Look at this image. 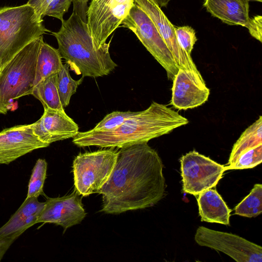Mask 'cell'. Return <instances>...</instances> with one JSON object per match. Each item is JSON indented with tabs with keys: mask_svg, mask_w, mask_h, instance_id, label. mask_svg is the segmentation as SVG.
Here are the masks:
<instances>
[{
	"mask_svg": "<svg viewBox=\"0 0 262 262\" xmlns=\"http://www.w3.org/2000/svg\"><path fill=\"white\" fill-rule=\"evenodd\" d=\"M163 164L147 143L121 148L107 181L98 191L101 211L119 214L156 205L165 195Z\"/></svg>",
	"mask_w": 262,
	"mask_h": 262,
	"instance_id": "obj_1",
	"label": "cell"
},
{
	"mask_svg": "<svg viewBox=\"0 0 262 262\" xmlns=\"http://www.w3.org/2000/svg\"><path fill=\"white\" fill-rule=\"evenodd\" d=\"M188 123L186 118L172 108L152 102L147 108L139 111L137 115L113 130L99 131L92 129L79 132L72 142L81 147L96 146L121 148L147 143Z\"/></svg>",
	"mask_w": 262,
	"mask_h": 262,
	"instance_id": "obj_2",
	"label": "cell"
},
{
	"mask_svg": "<svg viewBox=\"0 0 262 262\" xmlns=\"http://www.w3.org/2000/svg\"><path fill=\"white\" fill-rule=\"evenodd\" d=\"M52 34L57 41L61 58L77 74L84 77H102L117 67L110 56V42L96 47L86 22L74 11L61 22L59 31Z\"/></svg>",
	"mask_w": 262,
	"mask_h": 262,
	"instance_id": "obj_3",
	"label": "cell"
},
{
	"mask_svg": "<svg viewBox=\"0 0 262 262\" xmlns=\"http://www.w3.org/2000/svg\"><path fill=\"white\" fill-rule=\"evenodd\" d=\"M47 29L34 9L28 4L0 8V59L2 68Z\"/></svg>",
	"mask_w": 262,
	"mask_h": 262,
	"instance_id": "obj_4",
	"label": "cell"
},
{
	"mask_svg": "<svg viewBox=\"0 0 262 262\" xmlns=\"http://www.w3.org/2000/svg\"><path fill=\"white\" fill-rule=\"evenodd\" d=\"M42 36L17 53L0 72V114H6L13 101L32 95L35 66Z\"/></svg>",
	"mask_w": 262,
	"mask_h": 262,
	"instance_id": "obj_5",
	"label": "cell"
},
{
	"mask_svg": "<svg viewBox=\"0 0 262 262\" xmlns=\"http://www.w3.org/2000/svg\"><path fill=\"white\" fill-rule=\"evenodd\" d=\"M117 154L110 148L77 156L73 165L76 192L83 196L97 193L110 178Z\"/></svg>",
	"mask_w": 262,
	"mask_h": 262,
	"instance_id": "obj_6",
	"label": "cell"
},
{
	"mask_svg": "<svg viewBox=\"0 0 262 262\" xmlns=\"http://www.w3.org/2000/svg\"><path fill=\"white\" fill-rule=\"evenodd\" d=\"M121 24L136 35L147 50L165 70L168 79L173 80L179 68L164 40L148 15L134 3Z\"/></svg>",
	"mask_w": 262,
	"mask_h": 262,
	"instance_id": "obj_7",
	"label": "cell"
},
{
	"mask_svg": "<svg viewBox=\"0 0 262 262\" xmlns=\"http://www.w3.org/2000/svg\"><path fill=\"white\" fill-rule=\"evenodd\" d=\"M180 161L183 191L195 196L215 187L226 171L224 165L194 150L183 155Z\"/></svg>",
	"mask_w": 262,
	"mask_h": 262,
	"instance_id": "obj_8",
	"label": "cell"
},
{
	"mask_svg": "<svg viewBox=\"0 0 262 262\" xmlns=\"http://www.w3.org/2000/svg\"><path fill=\"white\" fill-rule=\"evenodd\" d=\"M134 4V0L91 1L86 11V23L96 47L106 43Z\"/></svg>",
	"mask_w": 262,
	"mask_h": 262,
	"instance_id": "obj_9",
	"label": "cell"
},
{
	"mask_svg": "<svg viewBox=\"0 0 262 262\" xmlns=\"http://www.w3.org/2000/svg\"><path fill=\"white\" fill-rule=\"evenodd\" d=\"M201 246L221 251L238 262H261L262 248L236 234L199 226L194 235Z\"/></svg>",
	"mask_w": 262,
	"mask_h": 262,
	"instance_id": "obj_10",
	"label": "cell"
},
{
	"mask_svg": "<svg viewBox=\"0 0 262 262\" xmlns=\"http://www.w3.org/2000/svg\"><path fill=\"white\" fill-rule=\"evenodd\" d=\"M154 23L174 61L179 68L188 71L202 80H204L190 54L185 52L178 41L174 26L154 0H134Z\"/></svg>",
	"mask_w": 262,
	"mask_h": 262,
	"instance_id": "obj_11",
	"label": "cell"
},
{
	"mask_svg": "<svg viewBox=\"0 0 262 262\" xmlns=\"http://www.w3.org/2000/svg\"><path fill=\"white\" fill-rule=\"evenodd\" d=\"M49 146L34 134L31 124L5 128L0 132V164H8L35 149Z\"/></svg>",
	"mask_w": 262,
	"mask_h": 262,
	"instance_id": "obj_12",
	"label": "cell"
},
{
	"mask_svg": "<svg viewBox=\"0 0 262 262\" xmlns=\"http://www.w3.org/2000/svg\"><path fill=\"white\" fill-rule=\"evenodd\" d=\"M171 105L178 110L191 109L205 103L210 90L191 72L179 68L173 79Z\"/></svg>",
	"mask_w": 262,
	"mask_h": 262,
	"instance_id": "obj_13",
	"label": "cell"
},
{
	"mask_svg": "<svg viewBox=\"0 0 262 262\" xmlns=\"http://www.w3.org/2000/svg\"><path fill=\"white\" fill-rule=\"evenodd\" d=\"M81 200L76 191L62 197L48 198L37 223H54L65 229L80 223L86 215Z\"/></svg>",
	"mask_w": 262,
	"mask_h": 262,
	"instance_id": "obj_14",
	"label": "cell"
},
{
	"mask_svg": "<svg viewBox=\"0 0 262 262\" xmlns=\"http://www.w3.org/2000/svg\"><path fill=\"white\" fill-rule=\"evenodd\" d=\"M34 134L43 143L75 137L79 132L77 124L64 111L44 108L40 118L31 124Z\"/></svg>",
	"mask_w": 262,
	"mask_h": 262,
	"instance_id": "obj_15",
	"label": "cell"
},
{
	"mask_svg": "<svg viewBox=\"0 0 262 262\" xmlns=\"http://www.w3.org/2000/svg\"><path fill=\"white\" fill-rule=\"evenodd\" d=\"M37 198H26L9 221L0 228V238L17 239L27 229L37 223L45 205V202H39Z\"/></svg>",
	"mask_w": 262,
	"mask_h": 262,
	"instance_id": "obj_16",
	"label": "cell"
},
{
	"mask_svg": "<svg viewBox=\"0 0 262 262\" xmlns=\"http://www.w3.org/2000/svg\"><path fill=\"white\" fill-rule=\"evenodd\" d=\"M251 1L254 0H204L203 7L212 16L226 24L246 28L250 18Z\"/></svg>",
	"mask_w": 262,
	"mask_h": 262,
	"instance_id": "obj_17",
	"label": "cell"
},
{
	"mask_svg": "<svg viewBox=\"0 0 262 262\" xmlns=\"http://www.w3.org/2000/svg\"><path fill=\"white\" fill-rule=\"evenodd\" d=\"M196 197L201 222L230 225L231 210L215 189H207Z\"/></svg>",
	"mask_w": 262,
	"mask_h": 262,
	"instance_id": "obj_18",
	"label": "cell"
},
{
	"mask_svg": "<svg viewBox=\"0 0 262 262\" xmlns=\"http://www.w3.org/2000/svg\"><path fill=\"white\" fill-rule=\"evenodd\" d=\"M61 59L58 49L45 42L42 38L36 59L34 88L45 78L59 71L63 65Z\"/></svg>",
	"mask_w": 262,
	"mask_h": 262,
	"instance_id": "obj_19",
	"label": "cell"
},
{
	"mask_svg": "<svg viewBox=\"0 0 262 262\" xmlns=\"http://www.w3.org/2000/svg\"><path fill=\"white\" fill-rule=\"evenodd\" d=\"M262 144V117L247 127L233 145L225 170L232 165L244 150Z\"/></svg>",
	"mask_w": 262,
	"mask_h": 262,
	"instance_id": "obj_20",
	"label": "cell"
},
{
	"mask_svg": "<svg viewBox=\"0 0 262 262\" xmlns=\"http://www.w3.org/2000/svg\"><path fill=\"white\" fill-rule=\"evenodd\" d=\"M57 73L41 81L34 88L32 95L38 99L43 108L64 111L57 88Z\"/></svg>",
	"mask_w": 262,
	"mask_h": 262,
	"instance_id": "obj_21",
	"label": "cell"
},
{
	"mask_svg": "<svg viewBox=\"0 0 262 262\" xmlns=\"http://www.w3.org/2000/svg\"><path fill=\"white\" fill-rule=\"evenodd\" d=\"M73 0H28L27 4L32 6L38 16L43 19L45 16L56 18L61 22Z\"/></svg>",
	"mask_w": 262,
	"mask_h": 262,
	"instance_id": "obj_22",
	"label": "cell"
},
{
	"mask_svg": "<svg viewBox=\"0 0 262 262\" xmlns=\"http://www.w3.org/2000/svg\"><path fill=\"white\" fill-rule=\"evenodd\" d=\"M262 212V185L255 184L249 194L235 208V214L255 217Z\"/></svg>",
	"mask_w": 262,
	"mask_h": 262,
	"instance_id": "obj_23",
	"label": "cell"
},
{
	"mask_svg": "<svg viewBox=\"0 0 262 262\" xmlns=\"http://www.w3.org/2000/svg\"><path fill=\"white\" fill-rule=\"evenodd\" d=\"M69 66L63 64L57 73V88L61 103L63 108L70 103L72 96L76 92L78 86L82 83L84 77L78 80L73 79L69 72Z\"/></svg>",
	"mask_w": 262,
	"mask_h": 262,
	"instance_id": "obj_24",
	"label": "cell"
},
{
	"mask_svg": "<svg viewBox=\"0 0 262 262\" xmlns=\"http://www.w3.org/2000/svg\"><path fill=\"white\" fill-rule=\"evenodd\" d=\"M47 163L45 159L37 160L29 182L27 198H38L43 193V188L46 178Z\"/></svg>",
	"mask_w": 262,
	"mask_h": 262,
	"instance_id": "obj_25",
	"label": "cell"
},
{
	"mask_svg": "<svg viewBox=\"0 0 262 262\" xmlns=\"http://www.w3.org/2000/svg\"><path fill=\"white\" fill-rule=\"evenodd\" d=\"M262 162V144L242 151L235 162L226 169H243L252 168Z\"/></svg>",
	"mask_w": 262,
	"mask_h": 262,
	"instance_id": "obj_26",
	"label": "cell"
},
{
	"mask_svg": "<svg viewBox=\"0 0 262 262\" xmlns=\"http://www.w3.org/2000/svg\"><path fill=\"white\" fill-rule=\"evenodd\" d=\"M138 113V112L131 111L113 112L106 115L93 129L99 131L113 130Z\"/></svg>",
	"mask_w": 262,
	"mask_h": 262,
	"instance_id": "obj_27",
	"label": "cell"
},
{
	"mask_svg": "<svg viewBox=\"0 0 262 262\" xmlns=\"http://www.w3.org/2000/svg\"><path fill=\"white\" fill-rule=\"evenodd\" d=\"M177 39L182 49L188 54H191L197 41L195 30L190 26L174 27Z\"/></svg>",
	"mask_w": 262,
	"mask_h": 262,
	"instance_id": "obj_28",
	"label": "cell"
},
{
	"mask_svg": "<svg viewBox=\"0 0 262 262\" xmlns=\"http://www.w3.org/2000/svg\"><path fill=\"white\" fill-rule=\"evenodd\" d=\"M246 28L252 37L261 42L262 16L261 15H256L250 18Z\"/></svg>",
	"mask_w": 262,
	"mask_h": 262,
	"instance_id": "obj_29",
	"label": "cell"
},
{
	"mask_svg": "<svg viewBox=\"0 0 262 262\" xmlns=\"http://www.w3.org/2000/svg\"><path fill=\"white\" fill-rule=\"evenodd\" d=\"M90 0H73V11L76 12L81 18L86 22V11L88 8V3Z\"/></svg>",
	"mask_w": 262,
	"mask_h": 262,
	"instance_id": "obj_30",
	"label": "cell"
},
{
	"mask_svg": "<svg viewBox=\"0 0 262 262\" xmlns=\"http://www.w3.org/2000/svg\"><path fill=\"white\" fill-rule=\"evenodd\" d=\"M16 239L11 237L0 238V261L7 251Z\"/></svg>",
	"mask_w": 262,
	"mask_h": 262,
	"instance_id": "obj_31",
	"label": "cell"
},
{
	"mask_svg": "<svg viewBox=\"0 0 262 262\" xmlns=\"http://www.w3.org/2000/svg\"><path fill=\"white\" fill-rule=\"evenodd\" d=\"M160 8L166 7L171 0H154Z\"/></svg>",
	"mask_w": 262,
	"mask_h": 262,
	"instance_id": "obj_32",
	"label": "cell"
},
{
	"mask_svg": "<svg viewBox=\"0 0 262 262\" xmlns=\"http://www.w3.org/2000/svg\"><path fill=\"white\" fill-rule=\"evenodd\" d=\"M2 63H1V60L0 59V72L2 70Z\"/></svg>",
	"mask_w": 262,
	"mask_h": 262,
	"instance_id": "obj_33",
	"label": "cell"
}]
</instances>
